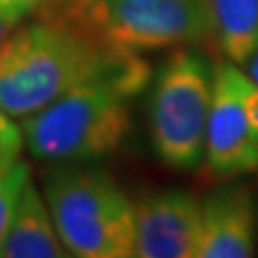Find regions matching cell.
<instances>
[{"label":"cell","mask_w":258,"mask_h":258,"mask_svg":"<svg viewBox=\"0 0 258 258\" xmlns=\"http://www.w3.org/2000/svg\"><path fill=\"white\" fill-rule=\"evenodd\" d=\"M24 134L22 129L11 120V114L0 110V155L18 157L22 149Z\"/></svg>","instance_id":"7c38bea8"},{"label":"cell","mask_w":258,"mask_h":258,"mask_svg":"<svg viewBox=\"0 0 258 258\" xmlns=\"http://www.w3.org/2000/svg\"><path fill=\"white\" fill-rule=\"evenodd\" d=\"M18 157H11V155H0V170H3V168H7L11 164V161H15Z\"/></svg>","instance_id":"e0dca14e"},{"label":"cell","mask_w":258,"mask_h":258,"mask_svg":"<svg viewBox=\"0 0 258 258\" xmlns=\"http://www.w3.org/2000/svg\"><path fill=\"white\" fill-rule=\"evenodd\" d=\"M43 198L67 254L78 258L134 256L132 200L108 172L58 166L43 176Z\"/></svg>","instance_id":"277c9868"},{"label":"cell","mask_w":258,"mask_h":258,"mask_svg":"<svg viewBox=\"0 0 258 258\" xmlns=\"http://www.w3.org/2000/svg\"><path fill=\"white\" fill-rule=\"evenodd\" d=\"M28 181H30V168L20 159L11 161L9 166L0 170V243H3L7 235L15 207H18L20 196Z\"/></svg>","instance_id":"8fae6325"},{"label":"cell","mask_w":258,"mask_h":258,"mask_svg":"<svg viewBox=\"0 0 258 258\" xmlns=\"http://www.w3.org/2000/svg\"><path fill=\"white\" fill-rule=\"evenodd\" d=\"M243 106H245V114H247V120H249V127H252L254 134L258 136V84H254L252 80H247V84H245Z\"/></svg>","instance_id":"5bb4252c"},{"label":"cell","mask_w":258,"mask_h":258,"mask_svg":"<svg viewBox=\"0 0 258 258\" xmlns=\"http://www.w3.org/2000/svg\"><path fill=\"white\" fill-rule=\"evenodd\" d=\"M32 13L116 50L213 45L209 0H39Z\"/></svg>","instance_id":"7a4b0ae2"},{"label":"cell","mask_w":258,"mask_h":258,"mask_svg":"<svg viewBox=\"0 0 258 258\" xmlns=\"http://www.w3.org/2000/svg\"><path fill=\"white\" fill-rule=\"evenodd\" d=\"M136 97L116 82H88L24 116L22 134L32 157L80 164L108 157L132 132L129 101Z\"/></svg>","instance_id":"3957f363"},{"label":"cell","mask_w":258,"mask_h":258,"mask_svg":"<svg viewBox=\"0 0 258 258\" xmlns=\"http://www.w3.org/2000/svg\"><path fill=\"white\" fill-rule=\"evenodd\" d=\"M258 205L252 187L230 185L200 200L196 258H249L256 252Z\"/></svg>","instance_id":"ba28073f"},{"label":"cell","mask_w":258,"mask_h":258,"mask_svg":"<svg viewBox=\"0 0 258 258\" xmlns=\"http://www.w3.org/2000/svg\"><path fill=\"white\" fill-rule=\"evenodd\" d=\"M134 256L196 258L200 200L183 189L149 191L132 203Z\"/></svg>","instance_id":"52a82bcc"},{"label":"cell","mask_w":258,"mask_h":258,"mask_svg":"<svg viewBox=\"0 0 258 258\" xmlns=\"http://www.w3.org/2000/svg\"><path fill=\"white\" fill-rule=\"evenodd\" d=\"M3 258H60L67 256L58 235H56L50 209L39 189L26 183L20 203L15 207L7 235L0 243Z\"/></svg>","instance_id":"9c48e42d"},{"label":"cell","mask_w":258,"mask_h":258,"mask_svg":"<svg viewBox=\"0 0 258 258\" xmlns=\"http://www.w3.org/2000/svg\"><path fill=\"white\" fill-rule=\"evenodd\" d=\"M243 67H245V76L252 80L254 84H258V47L252 52V56L243 62Z\"/></svg>","instance_id":"9a60e30c"},{"label":"cell","mask_w":258,"mask_h":258,"mask_svg":"<svg viewBox=\"0 0 258 258\" xmlns=\"http://www.w3.org/2000/svg\"><path fill=\"white\" fill-rule=\"evenodd\" d=\"M20 3L24 5V9H26L28 13H32L37 9V5H39V0H20Z\"/></svg>","instance_id":"2e32d148"},{"label":"cell","mask_w":258,"mask_h":258,"mask_svg":"<svg viewBox=\"0 0 258 258\" xmlns=\"http://www.w3.org/2000/svg\"><path fill=\"white\" fill-rule=\"evenodd\" d=\"M213 45L241 67L258 47V0H209Z\"/></svg>","instance_id":"30bf717a"},{"label":"cell","mask_w":258,"mask_h":258,"mask_svg":"<svg viewBox=\"0 0 258 258\" xmlns=\"http://www.w3.org/2000/svg\"><path fill=\"white\" fill-rule=\"evenodd\" d=\"M28 15L20 0H0V43L20 26V22Z\"/></svg>","instance_id":"4fadbf2b"},{"label":"cell","mask_w":258,"mask_h":258,"mask_svg":"<svg viewBox=\"0 0 258 258\" xmlns=\"http://www.w3.org/2000/svg\"><path fill=\"white\" fill-rule=\"evenodd\" d=\"M247 76L222 60L213 69V95L207 118L205 157L220 179H235L258 170V136L249 127L243 106Z\"/></svg>","instance_id":"8992f818"},{"label":"cell","mask_w":258,"mask_h":258,"mask_svg":"<svg viewBox=\"0 0 258 258\" xmlns=\"http://www.w3.org/2000/svg\"><path fill=\"white\" fill-rule=\"evenodd\" d=\"M213 69L203 52L179 47L157 71L149 101V132L153 151L168 168L194 170L203 164Z\"/></svg>","instance_id":"5b68a950"},{"label":"cell","mask_w":258,"mask_h":258,"mask_svg":"<svg viewBox=\"0 0 258 258\" xmlns=\"http://www.w3.org/2000/svg\"><path fill=\"white\" fill-rule=\"evenodd\" d=\"M151 78L138 52L99 45L43 20L18 26L0 43V110L11 116L35 114L88 82H116L140 95Z\"/></svg>","instance_id":"6da1fadb"}]
</instances>
